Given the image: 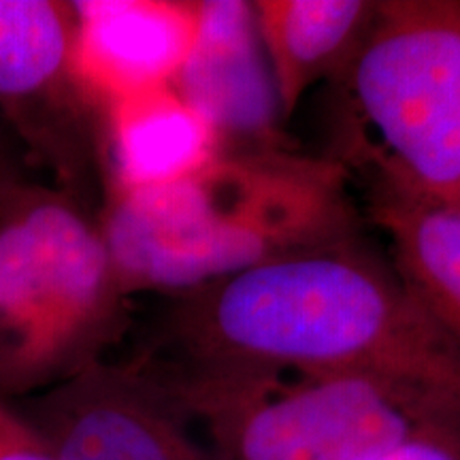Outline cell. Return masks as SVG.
<instances>
[{
	"mask_svg": "<svg viewBox=\"0 0 460 460\" xmlns=\"http://www.w3.org/2000/svg\"><path fill=\"white\" fill-rule=\"evenodd\" d=\"M252 4L284 122L295 115L309 88L349 68L376 11L369 0H256Z\"/></svg>",
	"mask_w": 460,
	"mask_h": 460,
	"instance_id": "obj_11",
	"label": "cell"
},
{
	"mask_svg": "<svg viewBox=\"0 0 460 460\" xmlns=\"http://www.w3.org/2000/svg\"><path fill=\"white\" fill-rule=\"evenodd\" d=\"M172 85L211 124L222 149L290 147L247 0H200L197 37Z\"/></svg>",
	"mask_w": 460,
	"mask_h": 460,
	"instance_id": "obj_7",
	"label": "cell"
},
{
	"mask_svg": "<svg viewBox=\"0 0 460 460\" xmlns=\"http://www.w3.org/2000/svg\"><path fill=\"white\" fill-rule=\"evenodd\" d=\"M376 460H460V427L430 422Z\"/></svg>",
	"mask_w": 460,
	"mask_h": 460,
	"instance_id": "obj_13",
	"label": "cell"
},
{
	"mask_svg": "<svg viewBox=\"0 0 460 460\" xmlns=\"http://www.w3.org/2000/svg\"><path fill=\"white\" fill-rule=\"evenodd\" d=\"M99 226L126 298L177 296L360 237L345 166L292 147L222 149L186 180L111 192Z\"/></svg>",
	"mask_w": 460,
	"mask_h": 460,
	"instance_id": "obj_2",
	"label": "cell"
},
{
	"mask_svg": "<svg viewBox=\"0 0 460 460\" xmlns=\"http://www.w3.org/2000/svg\"><path fill=\"white\" fill-rule=\"evenodd\" d=\"M17 411L56 460H220L154 360H94Z\"/></svg>",
	"mask_w": 460,
	"mask_h": 460,
	"instance_id": "obj_6",
	"label": "cell"
},
{
	"mask_svg": "<svg viewBox=\"0 0 460 460\" xmlns=\"http://www.w3.org/2000/svg\"><path fill=\"white\" fill-rule=\"evenodd\" d=\"M349 77L376 130L369 163L460 205V0H382Z\"/></svg>",
	"mask_w": 460,
	"mask_h": 460,
	"instance_id": "obj_5",
	"label": "cell"
},
{
	"mask_svg": "<svg viewBox=\"0 0 460 460\" xmlns=\"http://www.w3.org/2000/svg\"><path fill=\"white\" fill-rule=\"evenodd\" d=\"M73 9V73L101 109L175 84L200 17V3L188 0H84Z\"/></svg>",
	"mask_w": 460,
	"mask_h": 460,
	"instance_id": "obj_8",
	"label": "cell"
},
{
	"mask_svg": "<svg viewBox=\"0 0 460 460\" xmlns=\"http://www.w3.org/2000/svg\"><path fill=\"white\" fill-rule=\"evenodd\" d=\"M371 171V217L390 241V262L460 341V205L418 192L373 164Z\"/></svg>",
	"mask_w": 460,
	"mask_h": 460,
	"instance_id": "obj_9",
	"label": "cell"
},
{
	"mask_svg": "<svg viewBox=\"0 0 460 460\" xmlns=\"http://www.w3.org/2000/svg\"><path fill=\"white\" fill-rule=\"evenodd\" d=\"M156 367L220 460H376L446 422L367 377Z\"/></svg>",
	"mask_w": 460,
	"mask_h": 460,
	"instance_id": "obj_4",
	"label": "cell"
},
{
	"mask_svg": "<svg viewBox=\"0 0 460 460\" xmlns=\"http://www.w3.org/2000/svg\"><path fill=\"white\" fill-rule=\"evenodd\" d=\"M102 111L111 192L186 180L222 152L220 137L175 85L128 96Z\"/></svg>",
	"mask_w": 460,
	"mask_h": 460,
	"instance_id": "obj_10",
	"label": "cell"
},
{
	"mask_svg": "<svg viewBox=\"0 0 460 460\" xmlns=\"http://www.w3.org/2000/svg\"><path fill=\"white\" fill-rule=\"evenodd\" d=\"M75 9L54 0H0V105L39 143V111L68 94L85 101L73 73Z\"/></svg>",
	"mask_w": 460,
	"mask_h": 460,
	"instance_id": "obj_12",
	"label": "cell"
},
{
	"mask_svg": "<svg viewBox=\"0 0 460 460\" xmlns=\"http://www.w3.org/2000/svg\"><path fill=\"white\" fill-rule=\"evenodd\" d=\"M175 298L177 367L376 379L460 427V341L360 237Z\"/></svg>",
	"mask_w": 460,
	"mask_h": 460,
	"instance_id": "obj_1",
	"label": "cell"
},
{
	"mask_svg": "<svg viewBox=\"0 0 460 460\" xmlns=\"http://www.w3.org/2000/svg\"><path fill=\"white\" fill-rule=\"evenodd\" d=\"M124 305L99 224L68 194L0 166V399L101 360Z\"/></svg>",
	"mask_w": 460,
	"mask_h": 460,
	"instance_id": "obj_3",
	"label": "cell"
},
{
	"mask_svg": "<svg viewBox=\"0 0 460 460\" xmlns=\"http://www.w3.org/2000/svg\"><path fill=\"white\" fill-rule=\"evenodd\" d=\"M0 460H56L26 418L0 399Z\"/></svg>",
	"mask_w": 460,
	"mask_h": 460,
	"instance_id": "obj_14",
	"label": "cell"
}]
</instances>
